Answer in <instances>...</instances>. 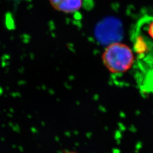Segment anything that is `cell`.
<instances>
[{
	"mask_svg": "<svg viewBox=\"0 0 153 153\" xmlns=\"http://www.w3.org/2000/svg\"><path fill=\"white\" fill-rule=\"evenodd\" d=\"M106 68L112 73H121L128 71L134 62L131 49L126 44L115 42L109 44L102 55Z\"/></svg>",
	"mask_w": 153,
	"mask_h": 153,
	"instance_id": "obj_1",
	"label": "cell"
},
{
	"mask_svg": "<svg viewBox=\"0 0 153 153\" xmlns=\"http://www.w3.org/2000/svg\"><path fill=\"white\" fill-rule=\"evenodd\" d=\"M104 36L107 42L110 44L118 42L123 34L122 25L120 22L114 18L109 19L104 24Z\"/></svg>",
	"mask_w": 153,
	"mask_h": 153,
	"instance_id": "obj_2",
	"label": "cell"
},
{
	"mask_svg": "<svg viewBox=\"0 0 153 153\" xmlns=\"http://www.w3.org/2000/svg\"><path fill=\"white\" fill-rule=\"evenodd\" d=\"M57 10L71 13L78 10L82 5V0H49Z\"/></svg>",
	"mask_w": 153,
	"mask_h": 153,
	"instance_id": "obj_3",
	"label": "cell"
},
{
	"mask_svg": "<svg viewBox=\"0 0 153 153\" xmlns=\"http://www.w3.org/2000/svg\"><path fill=\"white\" fill-rule=\"evenodd\" d=\"M146 31L149 37L153 40V18L148 21Z\"/></svg>",
	"mask_w": 153,
	"mask_h": 153,
	"instance_id": "obj_4",
	"label": "cell"
}]
</instances>
